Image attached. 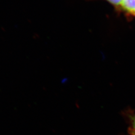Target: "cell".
<instances>
[{"label":"cell","instance_id":"obj_1","mask_svg":"<svg viewBox=\"0 0 135 135\" xmlns=\"http://www.w3.org/2000/svg\"><path fill=\"white\" fill-rule=\"evenodd\" d=\"M120 5L124 10L135 15V0H123Z\"/></svg>","mask_w":135,"mask_h":135},{"label":"cell","instance_id":"obj_2","mask_svg":"<svg viewBox=\"0 0 135 135\" xmlns=\"http://www.w3.org/2000/svg\"><path fill=\"white\" fill-rule=\"evenodd\" d=\"M131 133L135 135V115L131 117Z\"/></svg>","mask_w":135,"mask_h":135},{"label":"cell","instance_id":"obj_3","mask_svg":"<svg viewBox=\"0 0 135 135\" xmlns=\"http://www.w3.org/2000/svg\"><path fill=\"white\" fill-rule=\"evenodd\" d=\"M107 1H108L110 3H111L114 5L118 6L121 5L123 0H107Z\"/></svg>","mask_w":135,"mask_h":135}]
</instances>
